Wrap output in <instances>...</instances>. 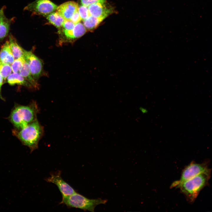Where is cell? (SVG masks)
I'll use <instances>...</instances> for the list:
<instances>
[{
	"instance_id": "obj_1",
	"label": "cell",
	"mask_w": 212,
	"mask_h": 212,
	"mask_svg": "<svg viewBox=\"0 0 212 212\" xmlns=\"http://www.w3.org/2000/svg\"><path fill=\"white\" fill-rule=\"evenodd\" d=\"M211 172V169L209 168L205 172L178 184L175 187L180 188L187 201L189 203H193L200 191L208 184Z\"/></svg>"
},
{
	"instance_id": "obj_2",
	"label": "cell",
	"mask_w": 212,
	"mask_h": 212,
	"mask_svg": "<svg viewBox=\"0 0 212 212\" xmlns=\"http://www.w3.org/2000/svg\"><path fill=\"white\" fill-rule=\"evenodd\" d=\"M39 112L38 105L35 101H32L27 105H19L13 110L10 120L14 126L21 129L37 120Z\"/></svg>"
},
{
	"instance_id": "obj_3",
	"label": "cell",
	"mask_w": 212,
	"mask_h": 212,
	"mask_svg": "<svg viewBox=\"0 0 212 212\" xmlns=\"http://www.w3.org/2000/svg\"><path fill=\"white\" fill-rule=\"evenodd\" d=\"M44 133V128L37 119L19 129L17 136L32 152L38 148L39 142Z\"/></svg>"
},
{
	"instance_id": "obj_4",
	"label": "cell",
	"mask_w": 212,
	"mask_h": 212,
	"mask_svg": "<svg viewBox=\"0 0 212 212\" xmlns=\"http://www.w3.org/2000/svg\"><path fill=\"white\" fill-rule=\"evenodd\" d=\"M107 202V200L100 198L89 199L76 192L71 195L62 197L60 204L65 205L69 208H78L93 212L97 206L105 204Z\"/></svg>"
},
{
	"instance_id": "obj_5",
	"label": "cell",
	"mask_w": 212,
	"mask_h": 212,
	"mask_svg": "<svg viewBox=\"0 0 212 212\" xmlns=\"http://www.w3.org/2000/svg\"><path fill=\"white\" fill-rule=\"evenodd\" d=\"M209 161L206 160L201 163L192 161L183 170L181 178L178 181L174 182L172 187H175L178 184L191 179L203 172L208 168Z\"/></svg>"
},
{
	"instance_id": "obj_6",
	"label": "cell",
	"mask_w": 212,
	"mask_h": 212,
	"mask_svg": "<svg viewBox=\"0 0 212 212\" xmlns=\"http://www.w3.org/2000/svg\"><path fill=\"white\" fill-rule=\"evenodd\" d=\"M57 7L50 0H37L28 5L24 9L35 14L47 16L57 9Z\"/></svg>"
},
{
	"instance_id": "obj_7",
	"label": "cell",
	"mask_w": 212,
	"mask_h": 212,
	"mask_svg": "<svg viewBox=\"0 0 212 212\" xmlns=\"http://www.w3.org/2000/svg\"><path fill=\"white\" fill-rule=\"evenodd\" d=\"M45 180L48 182L56 185L61 193L62 197L71 195L76 192L71 186L62 178L60 171L52 173Z\"/></svg>"
},
{
	"instance_id": "obj_8",
	"label": "cell",
	"mask_w": 212,
	"mask_h": 212,
	"mask_svg": "<svg viewBox=\"0 0 212 212\" xmlns=\"http://www.w3.org/2000/svg\"><path fill=\"white\" fill-rule=\"evenodd\" d=\"M29 64L33 77L37 80L41 75L42 69V63L40 59L31 52L25 51L23 56Z\"/></svg>"
},
{
	"instance_id": "obj_9",
	"label": "cell",
	"mask_w": 212,
	"mask_h": 212,
	"mask_svg": "<svg viewBox=\"0 0 212 212\" xmlns=\"http://www.w3.org/2000/svg\"><path fill=\"white\" fill-rule=\"evenodd\" d=\"M77 4L73 1L65 2L57 7V12L64 20H69L76 11L78 10Z\"/></svg>"
},
{
	"instance_id": "obj_10",
	"label": "cell",
	"mask_w": 212,
	"mask_h": 212,
	"mask_svg": "<svg viewBox=\"0 0 212 212\" xmlns=\"http://www.w3.org/2000/svg\"><path fill=\"white\" fill-rule=\"evenodd\" d=\"M105 3H96L88 6L90 15L96 18L105 19L112 11L111 8L106 6Z\"/></svg>"
},
{
	"instance_id": "obj_11",
	"label": "cell",
	"mask_w": 212,
	"mask_h": 212,
	"mask_svg": "<svg viewBox=\"0 0 212 212\" xmlns=\"http://www.w3.org/2000/svg\"><path fill=\"white\" fill-rule=\"evenodd\" d=\"M5 6L0 9V40H3L8 35L10 26L14 19L8 18L5 16Z\"/></svg>"
},
{
	"instance_id": "obj_12",
	"label": "cell",
	"mask_w": 212,
	"mask_h": 212,
	"mask_svg": "<svg viewBox=\"0 0 212 212\" xmlns=\"http://www.w3.org/2000/svg\"><path fill=\"white\" fill-rule=\"evenodd\" d=\"M62 32L67 39L74 40L83 35L86 32L87 29L84 24L80 22L75 24L73 29L70 30L62 29Z\"/></svg>"
},
{
	"instance_id": "obj_13",
	"label": "cell",
	"mask_w": 212,
	"mask_h": 212,
	"mask_svg": "<svg viewBox=\"0 0 212 212\" xmlns=\"http://www.w3.org/2000/svg\"><path fill=\"white\" fill-rule=\"evenodd\" d=\"M14 60L9 41H6L2 46L0 51V62L11 65Z\"/></svg>"
},
{
	"instance_id": "obj_14",
	"label": "cell",
	"mask_w": 212,
	"mask_h": 212,
	"mask_svg": "<svg viewBox=\"0 0 212 212\" xmlns=\"http://www.w3.org/2000/svg\"><path fill=\"white\" fill-rule=\"evenodd\" d=\"M19 74L30 84L32 87H37L38 85L32 75L29 65L25 60Z\"/></svg>"
},
{
	"instance_id": "obj_15",
	"label": "cell",
	"mask_w": 212,
	"mask_h": 212,
	"mask_svg": "<svg viewBox=\"0 0 212 212\" xmlns=\"http://www.w3.org/2000/svg\"><path fill=\"white\" fill-rule=\"evenodd\" d=\"M9 41L10 48L14 59L23 57L25 50L19 45L15 38L11 34L9 36Z\"/></svg>"
},
{
	"instance_id": "obj_16",
	"label": "cell",
	"mask_w": 212,
	"mask_h": 212,
	"mask_svg": "<svg viewBox=\"0 0 212 212\" xmlns=\"http://www.w3.org/2000/svg\"><path fill=\"white\" fill-rule=\"evenodd\" d=\"M7 82L11 85L17 84L32 87L30 84L18 73H11L7 77Z\"/></svg>"
},
{
	"instance_id": "obj_17",
	"label": "cell",
	"mask_w": 212,
	"mask_h": 212,
	"mask_svg": "<svg viewBox=\"0 0 212 212\" xmlns=\"http://www.w3.org/2000/svg\"><path fill=\"white\" fill-rule=\"evenodd\" d=\"M103 20L102 19L90 15L83 20V24L86 29L88 31H92L96 28Z\"/></svg>"
},
{
	"instance_id": "obj_18",
	"label": "cell",
	"mask_w": 212,
	"mask_h": 212,
	"mask_svg": "<svg viewBox=\"0 0 212 212\" xmlns=\"http://www.w3.org/2000/svg\"><path fill=\"white\" fill-rule=\"evenodd\" d=\"M47 16V19L49 23L57 28L62 26L65 20L57 12H52Z\"/></svg>"
},
{
	"instance_id": "obj_19",
	"label": "cell",
	"mask_w": 212,
	"mask_h": 212,
	"mask_svg": "<svg viewBox=\"0 0 212 212\" xmlns=\"http://www.w3.org/2000/svg\"><path fill=\"white\" fill-rule=\"evenodd\" d=\"M12 71L10 65L0 62V74L4 80L11 74Z\"/></svg>"
},
{
	"instance_id": "obj_20",
	"label": "cell",
	"mask_w": 212,
	"mask_h": 212,
	"mask_svg": "<svg viewBox=\"0 0 212 212\" xmlns=\"http://www.w3.org/2000/svg\"><path fill=\"white\" fill-rule=\"evenodd\" d=\"M24 61L25 60L23 57L15 59L11 65L13 72L19 73L23 67Z\"/></svg>"
},
{
	"instance_id": "obj_21",
	"label": "cell",
	"mask_w": 212,
	"mask_h": 212,
	"mask_svg": "<svg viewBox=\"0 0 212 212\" xmlns=\"http://www.w3.org/2000/svg\"><path fill=\"white\" fill-rule=\"evenodd\" d=\"M78 11L81 18L84 20L90 15L89 11L88 6L82 5L79 7Z\"/></svg>"
},
{
	"instance_id": "obj_22",
	"label": "cell",
	"mask_w": 212,
	"mask_h": 212,
	"mask_svg": "<svg viewBox=\"0 0 212 212\" xmlns=\"http://www.w3.org/2000/svg\"><path fill=\"white\" fill-rule=\"evenodd\" d=\"M82 5L88 6L90 5L96 3H106L105 0H80Z\"/></svg>"
},
{
	"instance_id": "obj_23",
	"label": "cell",
	"mask_w": 212,
	"mask_h": 212,
	"mask_svg": "<svg viewBox=\"0 0 212 212\" xmlns=\"http://www.w3.org/2000/svg\"><path fill=\"white\" fill-rule=\"evenodd\" d=\"M75 24L69 20H65L63 24V29L66 30H70L74 27Z\"/></svg>"
},
{
	"instance_id": "obj_24",
	"label": "cell",
	"mask_w": 212,
	"mask_h": 212,
	"mask_svg": "<svg viewBox=\"0 0 212 212\" xmlns=\"http://www.w3.org/2000/svg\"><path fill=\"white\" fill-rule=\"evenodd\" d=\"M81 20L78 10L74 13L70 19L75 24L80 22Z\"/></svg>"
},
{
	"instance_id": "obj_25",
	"label": "cell",
	"mask_w": 212,
	"mask_h": 212,
	"mask_svg": "<svg viewBox=\"0 0 212 212\" xmlns=\"http://www.w3.org/2000/svg\"><path fill=\"white\" fill-rule=\"evenodd\" d=\"M139 110L141 113L143 114H146L148 112L147 109L144 107H140L139 108Z\"/></svg>"
},
{
	"instance_id": "obj_26",
	"label": "cell",
	"mask_w": 212,
	"mask_h": 212,
	"mask_svg": "<svg viewBox=\"0 0 212 212\" xmlns=\"http://www.w3.org/2000/svg\"><path fill=\"white\" fill-rule=\"evenodd\" d=\"M3 78L2 77V76L0 74V98L2 99V97L1 95V86L3 85Z\"/></svg>"
}]
</instances>
